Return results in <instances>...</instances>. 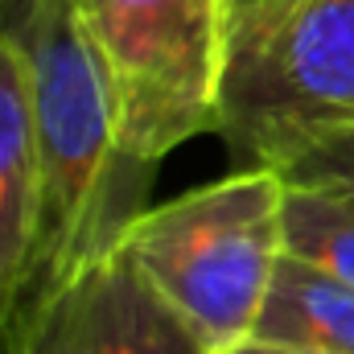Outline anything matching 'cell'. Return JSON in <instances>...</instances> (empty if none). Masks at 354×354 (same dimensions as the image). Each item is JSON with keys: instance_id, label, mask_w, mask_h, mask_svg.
Segmentation results:
<instances>
[{"instance_id": "obj_2", "label": "cell", "mask_w": 354, "mask_h": 354, "mask_svg": "<svg viewBox=\"0 0 354 354\" xmlns=\"http://www.w3.org/2000/svg\"><path fill=\"white\" fill-rule=\"evenodd\" d=\"M284 177L252 165L149 206L124 252L165 305L223 354L256 334L272 276L284 260Z\"/></svg>"}, {"instance_id": "obj_11", "label": "cell", "mask_w": 354, "mask_h": 354, "mask_svg": "<svg viewBox=\"0 0 354 354\" xmlns=\"http://www.w3.org/2000/svg\"><path fill=\"white\" fill-rule=\"evenodd\" d=\"M223 354H313V351H292V346H276V342L248 338V342H239V346H231V351H223Z\"/></svg>"}, {"instance_id": "obj_1", "label": "cell", "mask_w": 354, "mask_h": 354, "mask_svg": "<svg viewBox=\"0 0 354 354\" xmlns=\"http://www.w3.org/2000/svg\"><path fill=\"white\" fill-rule=\"evenodd\" d=\"M4 29L21 41L29 62L41 157V243L17 326L21 338L29 317L62 284L124 243L128 227L149 210L157 165L120 153L111 91L87 12L75 0H12Z\"/></svg>"}, {"instance_id": "obj_6", "label": "cell", "mask_w": 354, "mask_h": 354, "mask_svg": "<svg viewBox=\"0 0 354 354\" xmlns=\"http://www.w3.org/2000/svg\"><path fill=\"white\" fill-rule=\"evenodd\" d=\"M41 243V157L21 41L0 29V354L12 351Z\"/></svg>"}, {"instance_id": "obj_5", "label": "cell", "mask_w": 354, "mask_h": 354, "mask_svg": "<svg viewBox=\"0 0 354 354\" xmlns=\"http://www.w3.org/2000/svg\"><path fill=\"white\" fill-rule=\"evenodd\" d=\"M12 354H210L124 248L87 264L21 330Z\"/></svg>"}, {"instance_id": "obj_4", "label": "cell", "mask_w": 354, "mask_h": 354, "mask_svg": "<svg viewBox=\"0 0 354 354\" xmlns=\"http://www.w3.org/2000/svg\"><path fill=\"white\" fill-rule=\"evenodd\" d=\"M354 124V0H305L227 54L218 136L235 169H276L305 140Z\"/></svg>"}, {"instance_id": "obj_9", "label": "cell", "mask_w": 354, "mask_h": 354, "mask_svg": "<svg viewBox=\"0 0 354 354\" xmlns=\"http://www.w3.org/2000/svg\"><path fill=\"white\" fill-rule=\"evenodd\" d=\"M276 174L292 185H317L354 198V124L305 140L276 165Z\"/></svg>"}, {"instance_id": "obj_12", "label": "cell", "mask_w": 354, "mask_h": 354, "mask_svg": "<svg viewBox=\"0 0 354 354\" xmlns=\"http://www.w3.org/2000/svg\"><path fill=\"white\" fill-rule=\"evenodd\" d=\"M8 4L12 0H0V29H4V17H8Z\"/></svg>"}, {"instance_id": "obj_10", "label": "cell", "mask_w": 354, "mask_h": 354, "mask_svg": "<svg viewBox=\"0 0 354 354\" xmlns=\"http://www.w3.org/2000/svg\"><path fill=\"white\" fill-rule=\"evenodd\" d=\"M305 0H223V25H227V54L272 33L284 17H292Z\"/></svg>"}, {"instance_id": "obj_8", "label": "cell", "mask_w": 354, "mask_h": 354, "mask_svg": "<svg viewBox=\"0 0 354 354\" xmlns=\"http://www.w3.org/2000/svg\"><path fill=\"white\" fill-rule=\"evenodd\" d=\"M284 256L354 288V198L284 181Z\"/></svg>"}, {"instance_id": "obj_13", "label": "cell", "mask_w": 354, "mask_h": 354, "mask_svg": "<svg viewBox=\"0 0 354 354\" xmlns=\"http://www.w3.org/2000/svg\"><path fill=\"white\" fill-rule=\"evenodd\" d=\"M75 4H79V8H87V4H91V0H75Z\"/></svg>"}, {"instance_id": "obj_7", "label": "cell", "mask_w": 354, "mask_h": 354, "mask_svg": "<svg viewBox=\"0 0 354 354\" xmlns=\"http://www.w3.org/2000/svg\"><path fill=\"white\" fill-rule=\"evenodd\" d=\"M252 338L313 354H354V288L284 256Z\"/></svg>"}, {"instance_id": "obj_3", "label": "cell", "mask_w": 354, "mask_h": 354, "mask_svg": "<svg viewBox=\"0 0 354 354\" xmlns=\"http://www.w3.org/2000/svg\"><path fill=\"white\" fill-rule=\"evenodd\" d=\"M87 29L115 107L120 153L161 165L223 120V0H91Z\"/></svg>"}]
</instances>
